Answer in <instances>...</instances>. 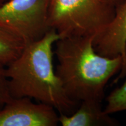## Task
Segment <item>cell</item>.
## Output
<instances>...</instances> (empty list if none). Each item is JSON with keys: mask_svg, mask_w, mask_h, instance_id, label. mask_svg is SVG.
Listing matches in <instances>:
<instances>
[{"mask_svg": "<svg viewBox=\"0 0 126 126\" xmlns=\"http://www.w3.org/2000/svg\"><path fill=\"white\" fill-rule=\"evenodd\" d=\"M60 38L50 29L42 39L27 44L17 59L5 67L12 97H29L70 115L80 103L68 96L53 66V45Z\"/></svg>", "mask_w": 126, "mask_h": 126, "instance_id": "6da1fadb", "label": "cell"}, {"mask_svg": "<svg viewBox=\"0 0 126 126\" xmlns=\"http://www.w3.org/2000/svg\"><path fill=\"white\" fill-rule=\"evenodd\" d=\"M93 40L94 37H64L55 43V71L68 96L78 103L102 102L106 84L123 64L121 56L110 58L98 54Z\"/></svg>", "mask_w": 126, "mask_h": 126, "instance_id": "7a4b0ae2", "label": "cell"}, {"mask_svg": "<svg viewBox=\"0 0 126 126\" xmlns=\"http://www.w3.org/2000/svg\"><path fill=\"white\" fill-rule=\"evenodd\" d=\"M114 13V6L105 0H49L48 24L60 38H94Z\"/></svg>", "mask_w": 126, "mask_h": 126, "instance_id": "3957f363", "label": "cell"}, {"mask_svg": "<svg viewBox=\"0 0 126 126\" xmlns=\"http://www.w3.org/2000/svg\"><path fill=\"white\" fill-rule=\"evenodd\" d=\"M49 0H7L0 5V26L28 44L42 39L50 29Z\"/></svg>", "mask_w": 126, "mask_h": 126, "instance_id": "277c9868", "label": "cell"}, {"mask_svg": "<svg viewBox=\"0 0 126 126\" xmlns=\"http://www.w3.org/2000/svg\"><path fill=\"white\" fill-rule=\"evenodd\" d=\"M59 115L56 109L29 97H12L0 109V126H56Z\"/></svg>", "mask_w": 126, "mask_h": 126, "instance_id": "5b68a950", "label": "cell"}, {"mask_svg": "<svg viewBox=\"0 0 126 126\" xmlns=\"http://www.w3.org/2000/svg\"><path fill=\"white\" fill-rule=\"evenodd\" d=\"M94 48L99 54L110 58L122 57L123 64L117 81L126 76V0L115 7L111 22L94 37Z\"/></svg>", "mask_w": 126, "mask_h": 126, "instance_id": "8992f818", "label": "cell"}, {"mask_svg": "<svg viewBox=\"0 0 126 126\" xmlns=\"http://www.w3.org/2000/svg\"><path fill=\"white\" fill-rule=\"evenodd\" d=\"M101 102L96 100L81 101L71 114H60L59 123L63 126H117V121L102 109Z\"/></svg>", "mask_w": 126, "mask_h": 126, "instance_id": "52a82bcc", "label": "cell"}, {"mask_svg": "<svg viewBox=\"0 0 126 126\" xmlns=\"http://www.w3.org/2000/svg\"><path fill=\"white\" fill-rule=\"evenodd\" d=\"M26 45L16 34L0 26V64L9 65L21 54Z\"/></svg>", "mask_w": 126, "mask_h": 126, "instance_id": "ba28073f", "label": "cell"}, {"mask_svg": "<svg viewBox=\"0 0 126 126\" xmlns=\"http://www.w3.org/2000/svg\"><path fill=\"white\" fill-rule=\"evenodd\" d=\"M125 53L126 56V45ZM106 102L104 110L109 114L126 110V80L123 84L110 93L107 97Z\"/></svg>", "mask_w": 126, "mask_h": 126, "instance_id": "9c48e42d", "label": "cell"}, {"mask_svg": "<svg viewBox=\"0 0 126 126\" xmlns=\"http://www.w3.org/2000/svg\"><path fill=\"white\" fill-rule=\"evenodd\" d=\"M8 82L5 67L0 64V109L12 98L9 94Z\"/></svg>", "mask_w": 126, "mask_h": 126, "instance_id": "30bf717a", "label": "cell"}, {"mask_svg": "<svg viewBox=\"0 0 126 126\" xmlns=\"http://www.w3.org/2000/svg\"><path fill=\"white\" fill-rule=\"evenodd\" d=\"M105 1L109 3H110V4L113 5V6H114L116 7L118 5L121 4L124 0H105Z\"/></svg>", "mask_w": 126, "mask_h": 126, "instance_id": "8fae6325", "label": "cell"}, {"mask_svg": "<svg viewBox=\"0 0 126 126\" xmlns=\"http://www.w3.org/2000/svg\"><path fill=\"white\" fill-rule=\"evenodd\" d=\"M5 1V0H0V5H2L3 3H4Z\"/></svg>", "mask_w": 126, "mask_h": 126, "instance_id": "7c38bea8", "label": "cell"}, {"mask_svg": "<svg viewBox=\"0 0 126 126\" xmlns=\"http://www.w3.org/2000/svg\"><path fill=\"white\" fill-rule=\"evenodd\" d=\"M5 1H7V0H5Z\"/></svg>", "mask_w": 126, "mask_h": 126, "instance_id": "4fadbf2b", "label": "cell"}]
</instances>
